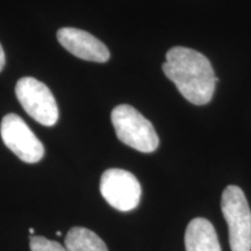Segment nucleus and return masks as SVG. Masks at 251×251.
Listing matches in <instances>:
<instances>
[{
	"label": "nucleus",
	"mask_w": 251,
	"mask_h": 251,
	"mask_svg": "<svg viewBox=\"0 0 251 251\" xmlns=\"http://www.w3.org/2000/svg\"><path fill=\"white\" fill-rule=\"evenodd\" d=\"M111 120L118 139L126 146L144 153L158 148L159 139L152 124L133 106H117L112 111Z\"/></svg>",
	"instance_id": "2"
},
{
	"label": "nucleus",
	"mask_w": 251,
	"mask_h": 251,
	"mask_svg": "<svg viewBox=\"0 0 251 251\" xmlns=\"http://www.w3.org/2000/svg\"><path fill=\"white\" fill-rule=\"evenodd\" d=\"M34 233H35V231H34V229H33V228H30V229H29V234H30V235H33Z\"/></svg>",
	"instance_id": "12"
},
{
	"label": "nucleus",
	"mask_w": 251,
	"mask_h": 251,
	"mask_svg": "<svg viewBox=\"0 0 251 251\" xmlns=\"http://www.w3.org/2000/svg\"><path fill=\"white\" fill-rule=\"evenodd\" d=\"M56 235H57V236H61V235H62V233H61V231H56Z\"/></svg>",
	"instance_id": "13"
},
{
	"label": "nucleus",
	"mask_w": 251,
	"mask_h": 251,
	"mask_svg": "<svg viewBox=\"0 0 251 251\" xmlns=\"http://www.w3.org/2000/svg\"><path fill=\"white\" fill-rule=\"evenodd\" d=\"M5 52H4V49H2L1 45H0V72L2 71V69L5 67Z\"/></svg>",
	"instance_id": "11"
},
{
	"label": "nucleus",
	"mask_w": 251,
	"mask_h": 251,
	"mask_svg": "<svg viewBox=\"0 0 251 251\" xmlns=\"http://www.w3.org/2000/svg\"><path fill=\"white\" fill-rule=\"evenodd\" d=\"M100 193L113 208L130 212L139 206L142 194L140 181L129 171L108 169L100 179Z\"/></svg>",
	"instance_id": "5"
},
{
	"label": "nucleus",
	"mask_w": 251,
	"mask_h": 251,
	"mask_svg": "<svg viewBox=\"0 0 251 251\" xmlns=\"http://www.w3.org/2000/svg\"><path fill=\"white\" fill-rule=\"evenodd\" d=\"M15 96L25 112L39 124L51 127L58 120V107L54 94L42 81L24 77L15 85Z\"/></svg>",
	"instance_id": "4"
},
{
	"label": "nucleus",
	"mask_w": 251,
	"mask_h": 251,
	"mask_svg": "<svg viewBox=\"0 0 251 251\" xmlns=\"http://www.w3.org/2000/svg\"><path fill=\"white\" fill-rule=\"evenodd\" d=\"M31 251H68L67 248L56 241H50L42 236H33L30 238Z\"/></svg>",
	"instance_id": "10"
},
{
	"label": "nucleus",
	"mask_w": 251,
	"mask_h": 251,
	"mask_svg": "<svg viewBox=\"0 0 251 251\" xmlns=\"http://www.w3.org/2000/svg\"><path fill=\"white\" fill-rule=\"evenodd\" d=\"M185 248L186 251H221L218 235L208 220H191L185 231Z\"/></svg>",
	"instance_id": "8"
},
{
	"label": "nucleus",
	"mask_w": 251,
	"mask_h": 251,
	"mask_svg": "<svg viewBox=\"0 0 251 251\" xmlns=\"http://www.w3.org/2000/svg\"><path fill=\"white\" fill-rule=\"evenodd\" d=\"M0 134L5 146L28 164L40 162L45 156V147L21 117L7 114L2 118Z\"/></svg>",
	"instance_id": "6"
},
{
	"label": "nucleus",
	"mask_w": 251,
	"mask_h": 251,
	"mask_svg": "<svg viewBox=\"0 0 251 251\" xmlns=\"http://www.w3.org/2000/svg\"><path fill=\"white\" fill-rule=\"evenodd\" d=\"M165 57L163 72L187 101L197 106L211 101L219 79L205 55L186 47H175Z\"/></svg>",
	"instance_id": "1"
},
{
	"label": "nucleus",
	"mask_w": 251,
	"mask_h": 251,
	"mask_svg": "<svg viewBox=\"0 0 251 251\" xmlns=\"http://www.w3.org/2000/svg\"><path fill=\"white\" fill-rule=\"evenodd\" d=\"M57 40L69 52L84 61L105 63L111 57L108 48L101 41L78 28H61L57 31Z\"/></svg>",
	"instance_id": "7"
},
{
	"label": "nucleus",
	"mask_w": 251,
	"mask_h": 251,
	"mask_svg": "<svg viewBox=\"0 0 251 251\" xmlns=\"http://www.w3.org/2000/svg\"><path fill=\"white\" fill-rule=\"evenodd\" d=\"M221 209L228 225L231 251H251V211L243 191L236 185L226 187Z\"/></svg>",
	"instance_id": "3"
},
{
	"label": "nucleus",
	"mask_w": 251,
	"mask_h": 251,
	"mask_svg": "<svg viewBox=\"0 0 251 251\" xmlns=\"http://www.w3.org/2000/svg\"><path fill=\"white\" fill-rule=\"evenodd\" d=\"M68 251H108L107 246L94 231L83 227L71 228L65 236Z\"/></svg>",
	"instance_id": "9"
}]
</instances>
